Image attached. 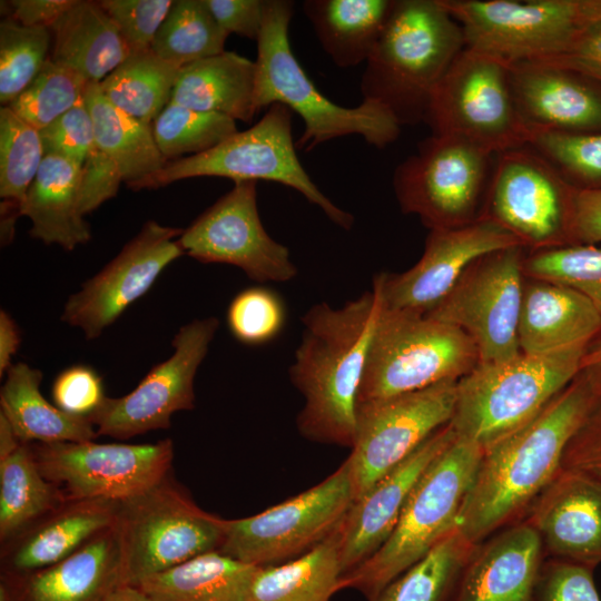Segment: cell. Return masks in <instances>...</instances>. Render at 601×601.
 Masks as SVG:
<instances>
[{
  "label": "cell",
  "instance_id": "obj_1",
  "mask_svg": "<svg viewBox=\"0 0 601 601\" xmlns=\"http://www.w3.org/2000/svg\"><path fill=\"white\" fill-rule=\"evenodd\" d=\"M599 398L579 373L536 417L483 451L459 519L469 541L477 544L523 519Z\"/></svg>",
  "mask_w": 601,
  "mask_h": 601
},
{
  "label": "cell",
  "instance_id": "obj_2",
  "mask_svg": "<svg viewBox=\"0 0 601 601\" xmlns=\"http://www.w3.org/2000/svg\"><path fill=\"white\" fill-rule=\"evenodd\" d=\"M381 311L373 286L341 307L323 302L303 316L289 378L304 397L296 425L305 439L353 446L358 392Z\"/></svg>",
  "mask_w": 601,
  "mask_h": 601
},
{
  "label": "cell",
  "instance_id": "obj_3",
  "mask_svg": "<svg viewBox=\"0 0 601 601\" xmlns=\"http://www.w3.org/2000/svg\"><path fill=\"white\" fill-rule=\"evenodd\" d=\"M465 48L460 23L440 0H395L362 73V100L402 126L424 121L439 81Z\"/></svg>",
  "mask_w": 601,
  "mask_h": 601
},
{
  "label": "cell",
  "instance_id": "obj_4",
  "mask_svg": "<svg viewBox=\"0 0 601 601\" xmlns=\"http://www.w3.org/2000/svg\"><path fill=\"white\" fill-rule=\"evenodd\" d=\"M294 2L266 0L257 38L255 106L257 111L274 104L286 106L304 121L296 148L309 151L329 140L358 135L384 148L401 134V125L383 106L368 100L347 108L323 95L304 71L289 43Z\"/></svg>",
  "mask_w": 601,
  "mask_h": 601
},
{
  "label": "cell",
  "instance_id": "obj_5",
  "mask_svg": "<svg viewBox=\"0 0 601 601\" xmlns=\"http://www.w3.org/2000/svg\"><path fill=\"white\" fill-rule=\"evenodd\" d=\"M590 344L479 363L457 381L449 424L456 436L487 450L536 417L574 380Z\"/></svg>",
  "mask_w": 601,
  "mask_h": 601
},
{
  "label": "cell",
  "instance_id": "obj_6",
  "mask_svg": "<svg viewBox=\"0 0 601 601\" xmlns=\"http://www.w3.org/2000/svg\"><path fill=\"white\" fill-rule=\"evenodd\" d=\"M482 455L480 446L455 436L412 489L386 542L365 562L343 574L337 591L353 589L373 601L457 528Z\"/></svg>",
  "mask_w": 601,
  "mask_h": 601
},
{
  "label": "cell",
  "instance_id": "obj_7",
  "mask_svg": "<svg viewBox=\"0 0 601 601\" xmlns=\"http://www.w3.org/2000/svg\"><path fill=\"white\" fill-rule=\"evenodd\" d=\"M479 363L474 342L461 328L382 306L357 405L459 381Z\"/></svg>",
  "mask_w": 601,
  "mask_h": 601
},
{
  "label": "cell",
  "instance_id": "obj_8",
  "mask_svg": "<svg viewBox=\"0 0 601 601\" xmlns=\"http://www.w3.org/2000/svg\"><path fill=\"white\" fill-rule=\"evenodd\" d=\"M195 177H225L239 181L268 180L300 193L337 226L351 229L354 216L336 206L302 166L292 134V111L274 104L254 126L236 131L216 147L170 160L132 190L157 189Z\"/></svg>",
  "mask_w": 601,
  "mask_h": 601
},
{
  "label": "cell",
  "instance_id": "obj_9",
  "mask_svg": "<svg viewBox=\"0 0 601 601\" xmlns=\"http://www.w3.org/2000/svg\"><path fill=\"white\" fill-rule=\"evenodd\" d=\"M221 520L200 509L169 475L120 502L116 525L126 584L137 585L200 554L218 551Z\"/></svg>",
  "mask_w": 601,
  "mask_h": 601
},
{
  "label": "cell",
  "instance_id": "obj_10",
  "mask_svg": "<svg viewBox=\"0 0 601 601\" xmlns=\"http://www.w3.org/2000/svg\"><path fill=\"white\" fill-rule=\"evenodd\" d=\"M495 154L450 136L422 140L393 174L396 200L434 229L469 225L480 218Z\"/></svg>",
  "mask_w": 601,
  "mask_h": 601
},
{
  "label": "cell",
  "instance_id": "obj_11",
  "mask_svg": "<svg viewBox=\"0 0 601 601\" xmlns=\"http://www.w3.org/2000/svg\"><path fill=\"white\" fill-rule=\"evenodd\" d=\"M424 121L432 135L472 142L492 154L528 144L508 65L464 48L432 92Z\"/></svg>",
  "mask_w": 601,
  "mask_h": 601
},
{
  "label": "cell",
  "instance_id": "obj_12",
  "mask_svg": "<svg viewBox=\"0 0 601 601\" xmlns=\"http://www.w3.org/2000/svg\"><path fill=\"white\" fill-rule=\"evenodd\" d=\"M354 503L345 460L321 483L255 515L221 520L219 552L240 562L269 566L295 560L327 539Z\"/></svg>",
  "mask_w": 601,
  "mask_h": 601
},
{
  "label": "cell",
  "instance_id": "obj_13",
  "mask_svg": "<svg viewBox=\"0 0 601 601\" xmlns=\"http://www.w3.org/2000/svg\"><path fill=\"white\" fill-rule=\"evenodd\" d=\"M575 191L523 145L495 155L480 217L511 233L529 252L570 246Z\"/></svg>",
  "mask_w": 601,
  "mask_h": 601
},
{
  "label": "cell",
  "instance_id": "obj_14",
  "mask_svg": "<svg viewBox=\"0 0 601 601\" xmlns=\"http://www.w3.org/2000/svg\"><path fill=\"white\" fill-rule=\"evenodd\" d=\"M462 27L465 47L508 66L566 50L584 24L578 0H440Z\"/></svg>",
  "mask_w": 601,
  "mask_h": 601
},
{
  "label": "cell",
  "instance_id": "obj_15",
  "mask_svg": "<svg viewBox=\"0 0 601 601\" xmlns=\"http://www.w3.org/2000/svg\"><path fill=\"white\" fill-rule=\"evenodd\" d=\"M525 248L513 246L473 262L449 294L425 315L464 331L480 363L510 359L521 353L518 324Z\"/></svg>",
  "mask_w": 601,
  "mask_h": 601
},
{
  "label": "cell",
  "instance_id": "obj_16",
  "mask_svg": "<svg viewBox=\"0 0 601 601\" xmlns=\"http://www.w3.org/2000/svg\"><path fill=\"white\" fill-rule=\"evenodd\" d=\"M457 381L357 405L356 432L346 459L354 502L446 425L456 402Z\"/></svg>",
  "mask_w": 601,
  "mask_h": 601
},
{
  "label": "cell",
  "instance_id": "obj_17",
  "mask_svg": "<svg viewBox=\"0 0 601 601\" xmlns=\"http://www.w3.org/2000/svg\"><path fill=\"white\" fill-rule=\"evenodd\" d=\"M41 474L59 486L66 500H130L165 479L174 459V443L99 444L87 442L30 443Z\"/></svg>",
  "mask_w": 601,
  "mask_h": 601
},
{
  "label": "cell",
  "instance_id": "obj_18",
  "mask_svg": "<svg viewBox=\"0 0 601 601\" xmlns=\"http://www.w3.org/2000/svg\"><path fill=\"white\" fill-rule=\"evenodd\" d=\"M218 327L214 316L181 326L173 338L170 357L155 365L127 395L107 396L89 416L97 434L127 440L168 428L174 413L193 410L195 376Z\"/></svg>",
  "mask_w": 601,
  "mask_h": 601
},
{
  "label": "cell",
  "instance_id": "obj_19",
  "mask_svg": "<svg viewBox=\"0 0 601 601\" xmlns=\"http://www.w3.org/2000/svg\"><path fill=\"white\" fill-rule=\"evenodd\" d=\"M185 255L204 264L240 268L258 283H285L297 275L286 246L264 228L257 181H239L201 213L178 238Z\"/></svg>",
  "mask_w": 601,
  "mask_h": 601
},
{
  "label": "cell",
  "instance_id": "obj_20",
  "mask_svg": "<svg viewBox=\"0 0 601 601\" xmlns=\"http://www.w3.org/2000/svg\"><path fill=\"white\" fill-rule=\"evenodd\" d=\"M184 229L147 221L120 253L66 302L61 319L95 339L149 290L160 273L185 255Z\"/></svg>",
  "mask_w": 601,
  "mask_h": 601
},
{
  "label": "cell",
  "instance_id": "obj_21",
  "mask_svg": "<svg viewBox=\"0 0 601 601\" xmlns=\"http://www.w3.org/2000/svg\"><path fill=\"white\" fill-rule=\"evenodd\" d=\"M513 246L523 247L511 233L482 217L462 227L430 230L424 252L414 266L398 274L380 273L373 286L384 308L425 315L473 262Z\"/></svg>",
  "mask_w": 601,
  "mask_h": 601
},
{
  "label": "cell",
  "instance_id": "obj_22",
  "mask_svg": "<svg viewBox=\"0 0 601 601\" xmlns=\"http://www.w3.org/2000/svg\"><path fill=\"white\" fill-rule=\"evenodd\" d=\"M538 534L544 559L595 569L601 563V481L560 469L521 520Z\"/></svg>",
  "mask_w": 601,
  "mask_h": 601
},
{
  "label": "cell",
  "instance_id": "obj_23",
  "mask_svg": "<svg viewBox=\"0 0 601 601\" xmlns=\"http://www.w3.org/2000/svg\"><path fill=\"white\" fill-rule=\"evenodd\" d=\"M509 68L513 99L530 134L601 131L600 82L545 61Z\"/></svg>",
  "mask_w": 601,
  "mask_h": 601
},
{
  "label": "cell",
  "instance_id": "obj_24",
  "mask_svg": "<svg viewBox=\"0 0 601 601\" xmlns=\"http://www.w3.org/2000/svg\"><path fill=\"white\" fill-rule=\"evenodd\" d=\"M455 436L449 423L442 426L352 504L338 526L343 574L365 562L386 542L412 489Z\"/></svg>",
  "mask_w": 601,
  "mask_h": 601
},
{
  "label": "cell",
  "instance_id": "obj_25",
  "mask_svg": "<svg viewBox=\"0 0 601 601\" xmlns=\"http://www.w3.org/2000/svg\"><path fill=\"white\" fill-rule=\"evenodd\" d=\"M1 582L12 601H106L126 584L116 522L59 562Z\"/></svg>",
  "mask_w": 601,
  "mask_h": 601
},
{
  "label": "cell",
  "instance_id": "obj_26",
  "mask_svg": "<svg viewBox=\"0 0 601 601\" xmlns=\"http://www.w3.org/2000/svg\"><path fill=\"white\" fill-rule=\"evenodd\" d=\"M543 560L530 525H508L475 545L449 601H530Z\"/></svg>",
  "mask_w": 601,
  "mask_h": 601
},
{
  "label": "cell",
  "instance_id": "obj_27",
  "mask_svg": "<svg viewBox=\"0 0 601 601\" xmlns=\"http://www.w3.org/2000/svg\"><path fill=\"white\" fill-rule=\"evenodd\" d=\"M120 502L66 500L2 544L3 577L28 574L59 562L117 521Z\"/></svg>",
  "mask_w": 601,
  "mask_h": 601
},
{
  "label": "cell",
  "instance_id": "obj_28",
  "mask_svg": "<svg viewBox=\"0 0 601 601\" xmlns=\"http://www.w3.org/2000/svg\"><path fill=\"white\" fill-rule=\"evenodd\" d=\"M601 337V316L575 289L524 276L518 324L521 353L542 354Z\"/></svg>",
  "mask_w": 601,
  "mask_h": 601
},
{
  "label": "cell",
  "instance_id": "obj_29",
  "mask_svg": "<svg viewBox=\"0 0 601 601\" xmlns=\"http://www.w3.org/2000/svg\"><path fill=\"white\" fill-rule=\"evenodd\" d=\"M81 167L63 157L46 155L21 206L31 221L32 238L73 250L91 238L79 208Z\"/></svg>",
  "mask_w": 601,
  "mask_h": 601
},
{
  "label": "cell",
  "instance_id": "obj_30",
  "mask_svg": "<svg viewBox=\"0 0 601 601\" xmlns=\"http://www.w3.org/2000/svg\"><path fill=\"white\" fill-rule=\"evenodd\" d=\"M255 61L224 51L181 67L169 102L249 122L255 106Z\"/></svg>",
  "mask_w": 601,
  "mask_h": 601
},
{
  "label": "cell",
  "instance_id": "obj_31",
  "mask_svg": "<svg viewBox=\"0 0 601 601\" xmlns=\"http://www.w3.org/2000/svg\"><path fill=\"white\" fill-rule=\"evenodd\" d=\"M50 30V59L88 81H102L130 55L118 27L99 1L76 0Z\"/></svg>",
  "mask_w": 601,
  "mask_h": 601
},
{
  "label": "cell",
  "instance_id": "obj_32",
  "mask_svg": "<svg viewBox=\"0 0 601 601\" xmlns=\"http://www.w3.org/2000/svg\"><path fill=\"white\" fill-rule=\"evenodd\" d=\"M42 372L16 363L0 391V414L22 443L87 442L98 434L89 417L63 412L41 394Z\"/></svg>",
  "mask_w": 601,
  "mask_h": 601
},
{
  "label": "cell",
  "instance_id": "obj_33",
  "mask_svg": "<svg viewBox=\"0 0 601 601\" xmlns=\"http://www.w3.org/2000/svg\"><path fill=\"white\" fill-rule=\"evenodd\" d=\"M395 0H305L303 10L331 60L339 68L366 62Z\"/></svg>",
  "mask_w": 601,
  "mask_h": 601
},
{
  "label": "cell",
  "instance_id": "obj_34",
  "mask_svg": "<svg viewBox=\"0 0 601 601\" xmlns=\"http://www.w3.org/2000/svg\"><path fill=\"white\" fill-rule=\"evenodd\" d=\"M83 101L91 116L96 146L116 162L130 189L165 166L167 161L157 147L152 124L114 106L101 92L99 82H88Z\"/></svg>",
  "mask_w": 601,
  "mask_h": 601
},
{
  "label": "cell",
  "instance_id": "obj_35",
  "mask_svg": "<svg viewBox=\"0 0 601 601\" xmlns=\"http://www.w3.org/2000/svg\"><path fill=\"white\" fill-rule=\"evenodd\" d=\"M257 568L211 551L152 575L137 587L154 601H249Z\"/></svg>",
  "mask_w": 601,
  "mask_h": 601
},
{
  "label": "cell",
  "instance_id": "obj_36",
  "mask_svg": "<svg viewBox=\"0 0 601 601\" xmlns=\"http://www.w3.org/2000/svg\"><path fill=\"white\" fill-rule=\"evenodd\" d=\"M338 528L302 556L269 566H258L249 601H331L342 577Z\"/></svg>",
  "mask_w": 601,
  "mask_h": 601
},
{
  "label": "cell",
  "instance_id": "obj_37",
  "mask_svg": "<svg viewBox=\"0 0 601 601\" xmlns=\"http://www.w3.org/2000/svg\"><path fill=\"white\" fill-rule=\"evenodd\" d=\"M62 491L40 472L30 443L0 457V541L8 542L59 506Z\"/></svg>",
  "mask_w": 601,
  "mask_h": 601
},
{
  "label": "cell",
  "instance_id": "obj_38",
  "mask_svg": "<svg viewBox=\"0 0 601 601\" xmlns=\"http://www.w3.org/2000/svg\"><path fill=\"white\" fill-rule=\"evenodd\" d=\"M181 67L162 59L151 49L130 52L99 82L100 90L124 112L152 124L169 104Z\"/></svg>",
  "mask_w": 601,
  "mask_h": 601
},
{
  "label": "cell",
  "instance_id": "obj_39",
  "mask_svg": "<svg viewBox=\"0 0 601 601\" xmlns=\"http://www.w3.org/2000/svg\"><path fill=\"white\" fill-rule=\"evenodd\" d=\"M475 545L457 525L373 601H449Z\"/></svg>",
  "mask_w": 601,
  "mask_h": 601
},
{
  "label": "cell",
  "instance_id": "obj_40",
  "mask_svg": "<svg viewBox=\"0 0 601 601\" xmlns=\"http://www.w3.org/2000/svg\"><path fill=\"white\" fill-rule=\"evenodd\" d=\"M229 35L217 23L205 0L174 1L151 50L181 66L225 51Z\"/></svg>",
  "mask_w": 601,
  "mask_h": 601
},
{
  "label": "cell",
  "instance_id": "obj_41",
  "mask_svg": "<svg viewBox=\"0 0 601 601\" xmlns=\"http://www.w3.org/2000/svg\"><path fill=\"white\" fill-rule=\"evenodd\" d=\"M40 131L17 116L0 109V197L20 208L45 159Z\"/></svg>",
  "mask_w": 601,
  "mask_h": 601
},
{
  "label": "cell",
  "instance_id": "obj_42",
  "mask_svg": "<svg viewBox=\"0 0 601 601\" xmlns=\"http://www.w3.org/2000/svg\"><path fill=\"white\" fill-rule=\"evenodd\" d=\"M236 131V121L229 117L196 111L174 102H169L152 122L157 147L166 161L186 154L205 152Z\"/></svg>",
  "mask_w": 601,
  "mask_h": 601
},
{
  "label": "cell",
  "instance_id": "obj_43",
  "mask_svg": "<svg viewBox=\"0 0 601 601\" xmlns=\"http://www.w3.org/2000/svg\"><path fill=\"white\" fill-rule=\"evenodd\" d=\"M52 33L7 18L0 23V102L9 106L24 91L50 56Z\"/></svg>",
  "mask_w": 601,
  "mask_h": 601
},
{
  "label": "cell",
  "instance_id": "obj_44",
  "mask_svg": "<svg viewBox=\"0 0 601 601\" xmlns=\"http://www.w3.org/2000/svg\"><path fill=\"white\" fill-rule=\"evenodd\" d=\"M88 82L79 72L49 58L30 86L8 107L41 130L83 99Z\"/></svg>",
  "mask_w": 601,
  "mask_h": 601
},
{
  "label": "cell",
  "instance_id": "obj_45",
  "mask_svg": "<svg viewBox=\"0 0 601 601\" xmlns=\"http://www.w3.org/2000/svg\"><path fill=\"white\" fill-rule=\"evenodd\" d=\"M523 275L569 286L594 306L601 316V248L570 245L529 252Z\"/></svg>",
  "mask_w": 601,
  "mask_h": 601
},
{
  "label": "cell",
  "instance_id": "obj_46",
  "mask_svg": "<svg viewBox=\"0 0 601 601\" xmlns=\"http://www.w3.org/2000/svg\"><path fill=\"white\" fill-rule=\"evenodd\" d=\"M577 189L601 188V131H533L528 144Z\"/></svg>",
  "mask_w": 601,
  "mask_h": 601
},
{
  "label": "cell",
  "instance_id": "obj_47",
  "mask_svg": "<svg viewBox=\"0 0 601 601\" xmlns=\"http://www.w3.org/2000/svg\"><path fill=\"white\" fill-rule=\"evenodd\" d=\"M226 319L229 332L238 342L257 346L279 335L285 325L286 308L274 290L254 286L231 299Z\"/></svg>",
  "mask_w": 601,
  "mask_h": 601
},
{
  "label": "cell",
  "instance_id": "obj_48",
  "mask_svg": "<svg viewBox=\"0 0 601 601\" xmlns=\"http://www.w3.org/2000/svg\"><path fill=\"white\" fill-rule=\"evenodd\" d=\"M130 52L151 49L154 39L174 4L171 0H101Z\"/></svg>",
  "mask_w": 601,
  "mask_h": 601
},
{
  "label": "cell",
  "instance_id": "obj_49",
  "mask_svg": "<svg viewBox=\"0 0 601 601\" xmlns=\"http://www.w3.org/2000/svg\"><path fill=\"white\" fill-rule=\"evenodd\" d=\"M530 601H601L593 569L558 559H544Z\"/></svg>",
  "mask_w": 601,
  "mask_h": 601
},
{
  "label": "cell",
  "instance_id": "obj_50",
  "mask_svg": "<svg viewBox=\"0 0 601 601\" xmlns=\"http://www.w3.org/2000/svg\"><path fill=\"white\" fill-rule=\"evenodd\" d=\"M39 131L45 155L63 157L80 167L96 147L91 116L83 99Z\"/></svg>",
  "mask_w": 601,
  "mask_h": 601
},
{
  "label": "cell",
  "instance_id": "obj_51",
  "mask_svg": "<svg viewBox=\"0 0 601 601\" xmlns=\"http://www.w3.org/2000/svg\"><path fill=\"white\" fill-rule=\"evenodd\" d=\"M55 405L66 413L89 417L104 403V383L90 366L73 365L60 372L53 381Z\"/></svg>",
  "mask_w": 601,
  "mask_h": 601
},
{
  "label": "cell",
  "instance_id": "obj_52",
  "mask_svg": "<svg viewBox=\"0 0 601 601\" xmlns=\"http://www.w3.org/2000/svg\"><path fill=\"white\" fill-rule=\"evenodd\" d=\"M560 469L601 481V397L568 442Z\"/></svg>",
  "mask_w": 601,
  "mask_h": 601
},
{
  "label": "cell",
  "instance_id": "obj_53",
  "mask_svg": "<svg viewBox=\"0 0 601 601\" xmlns=\"http://www.w3.org/2000/svg\"><path fill=\"white\" fill-rule=\"evenodd\" d=\"M121 183L124 179L116 162L96 146L81 166L80 213L86 216L115 197Z\"/></svg>",
  "mask_w": 601,
  "mask_h": 601
},
{
  "label": "cell",
  "instance_id": "obj_54",
  "mask_svg": "<svg viewBox=\"0 0 601 601\" xmlns=\"http://www.w3.org/2000/svg\"><path fill=\"white\" fill-rule=\"evenodd\" d=\"M542 61L573 70L601 83V21L584 23L564 52Z\"/></svg>",
  "mask_w": 601,
  "mask_h": 601
},
{
  "label": "cell",
  "instance_id": "obj_55",
  "mask_svg": "<svg viewBox=\"0 0 601 601\" xmlns=\"http://www.w3.org/2000/svg\"><path fill=\"white\" fill-rule=\"evenodd\" d=\"M205 2L226 33L257 41L266 0H205Z\"/></svg>",
  "mask_w": 601,
  "mask_h": 601
},
{
  "label": "cell",
  "instance_id": "obj_56",
  "mask_svg": "<svg viewBox=\"0 0 601 601\" xmlns=\"http://www.w3.org/2000/svg\"><path fill=\"white\" fill-rule=\"evenodd\" d=\"M573 245L601 243V188L577 189L572 217Z\"/></svg>",
  "mask_w": 601,
  "mask_h": 601
},
{
  "label": "cell",
  "instance_id": "obj_57",
  "mask_svg": "<svg viewBox=\"0 0 601 601\" xmlns=\"http://www.w3.org/2000/svg\"><path fill=\"white\" fill-rule=\"evenodd\" d=\"M76 0H11L4 2L10 19L26 27L51 28Z\"/></svg>",
  "mask_w": 601,
  "mask_h": 601
},
{
  "label": "cell",
  "instance_id": "obj_58",
  "mask_svg": "<svg viewBox=\"0 0 601 601\" xmlns=\"http://www.w3.org/2000/svg\"><path fill=\"white\" fill-rule=\"evenodd\" d=\"M21 344V335L14 319L3 309L0 311V376L12 366V357Z\"/></svg>",
  "mask_w": 601,
  "mask_h": 601
},
{
  "label": "cell",
  "instance_id": "obj_59",
  "mask_svg": "<svg viewBox=\"0 0 601 601\" xmlns=\"http://www.w3.org/2000/svg\"><path fill=\"white\" fill-rule=\"evenodd\" d=\"M579 373L585 377L601 397V337L589 345Z\"/></svg>",
  "mask_w": 601,
  "mask_h": 601
},
{
  "label": "cell",
  "instance_id": "obj_60",
  "mask_svg": "<svg viewBox=\"0 0 601 601\" xmlns=\"http://www.w3.org/2000/svg\"><path fill=\"white\" fill-rule=\"evenodd\" d=\"M20 443L10 423L0 414V457L13 452Z\"/></svg>",
  "mask_w": 601,
  "mask_h": 601
},
{
  "label": "cell",
  "instance_id": "obj_61",
  "mask_svg": "<svg viewBox=\"0 0 601 601\" xmlns=\"http://www.w3.org/2000/svg\"><path fill=\"white\" fill-rule=\"evenodd\" d=\"M106 601H154L137 585L124 584L118 588Z\"/></svg>",
  "mask_w": 601,
  "mask_h": 601
},
{
  "label": "cell",
  "instance_id": "obj_62",
  "mask_svg": "<svg viewBox=\"0 0 601 601\" xmlns=\"http://www.w3.org/2000/svg\"><path fill=\"white\" fill-rule=\"evenodd\" d=\"M583 23L601 21V0H578Z\"/></svg>",
  "mask_w": 601,
  "mask_h": 601
}]
</instances>
